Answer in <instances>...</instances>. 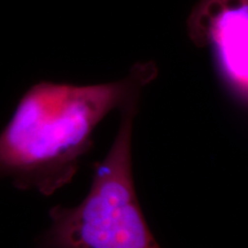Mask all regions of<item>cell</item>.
<instances>
[{"label":"cell","instance_id":"obj_1","mask_svg":"<svg viewBox=\"0 0 248 248\" xmlns=\"http://www.w3.org/2000/svg\"><path fill=\"white\" fill-rule=\"evenodd\" d=\"M155 76L156 68L146 62L104 84L36 83L0 132V184L8 182L45 197L64 187L91 151L99 123L111 110L138 100Z\"/></svg>","mask_w":248,"mask_h":248},{"label":"cell","instance_id":"obj_3","mask_svg":"<svg viewBox=\"0 0 248 248\" xmlns=\"http://www.w3.org/2000/svg\"><path fill=\"white\" fill-rule=\"evenodd\" d=\"M187 27L195 44L212 48L226 82L248 98V0H201Z\"/></svg>","mask_w":248,"mask_h":248},{"label":"cell","instance_id":"obj_2","mask_svg":"<svg viewBox=\"0 0 248 248\" xmlns=\"http://www.w3.org/2000/svg\"><path fill=\"white\" fill-rule=\"evenodd\" d=\"M138 100L122 108L113 145L95 166L89 193L75 207L49 210L35 248H161L136 193L132 133Z\"/></svg>","mask_w":248,"mask_h":248}]
</instances>
